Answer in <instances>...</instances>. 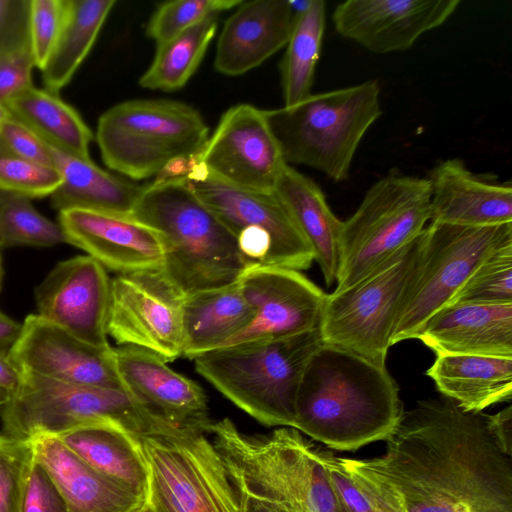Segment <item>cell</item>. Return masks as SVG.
<instances>
[{
    "label": "cell",
    "mask_w": 512,
    "mask_h": 512,
    "mask_svg": "<svg viewBox=\"0 0 512 512\" xmlns=\"http://www.w3.org/2000/svg\"><path fill=\"white\" fill-rule=\"evenodd\" d=\"M488 416L444 396L420 400L404 411L383 455L359 460L406 512H512V461Z\"/></svg>",
    "instance_id": "1"
},
{
    "label": "cell",
    "mask_w": 512,
    "mask_h": 512,
    "mask_svg": "<svg viewBox=\"0 0 512 512\" xmlns=\"http://www.w3.org/2000/svg\"><path fill=\"white\" fill-rule=\"evenodd\" d=\"M403 413L386 367L322 343L304 369L292 428L328 448L352 451L386 441Z\"/></svg>",
    "instance_id": "2"
},
{
    "label": "cell",
    "mask_w": 512,
    "mask_h": 512,
    "mask_svg": "<svg viewBox=\"0 0 512 512\" xmlns=\"http://www.w3.org/2000/svg\"><path fill=\"white\" fill-rule=\"evenodd\" d=\"M228 474L246 499L279 512H343L324 449L292 427L269 434L242 432L229 418L208 428Z\"/></svg>",
    "instance_id": "3"
},
{
    "label": "cell",
    "mask_w": 512,
    "mask_h": 512,
    "mask_svg": "<svg viewBox=\"0 0 512 512\" xmlns=\"http://www.w3.org/2000/svg\"><path fill=\"white\" fill-rule=\"evenodd\" d=\"M130 216L161 236V270L185 296L234 283L249 267L232 232L180 175L143 186Z\"/></svg>",
    "instance_id": "4"
},
{
    "label": "cell",
    "mask_w": 512,
    "mask_h": 512,
    "mask_svg": "<svg viewBox=\"0 0 512 512\" xmlns=\"http://www.w3.org/2000/svg\"><path fill=\"white\" fill-rule=\"evenodd\" d=\"M319 328L287 338L223 346L195 357V369L265 426L292 427L298 387Z\"/></svg>",
    "instance_id": "5"
},
{
    "label": "cell",
    "mask_w": 512,
    "mask_h": 512,
    "mask_svg": "<svg viewBox=\"0 0 512 512\" xmlns=\"http://www.w3.org/2000/svg\"><path fill=\"white\" fill-rule=\"evenodd\" d=\"M264 113L286 164L305 165L341 182L350 175L365 133L382 115L380 86L367 80Z\"/></svg>",
    "instance_id": "6"
},
{
    "label": "cell",
    "mask_w": 512,
    "mask_h": 512,
    "mask_svg": "<svg viewBox=\"0 0 512 512\" xmlns=\"http://www.w3.org/2000/svg\"><path fill=\"white\" fill-rule=\"evenodd\" d=\"M209 127L198 110L167 99L114 105L99 118L96 140L107 167L134 180L159 176L199 154Z\"/></svg>",
    "instance_id": "7"
},
{
    "label": "cell",
    "mask_w": 512,
    "mask_h": 512,
    "mask_svg": "<svg viewBox=\"0 0 512 512\" xmlns=\"http://www.w3.org/2000/svg\"><path fill=\"white\" fill-rule=\"evenodd\" d=\"M180 175L235 236L251 266L308 269L314 253L291 215L271 192L237 187L192 158L169 166L163 176Z\"/></svg>",
    "instance_id": "8"
},
{
    "label": "cell",
    "mask_w": 512,
    "mask_h": 512,
    "mask_svg": "<svg viewBox=\"0 0 512 512\" xmlns=\"http://www.w3.org/2000/svg\"><path fill=\"white\" fill-rule=\"evenodd\" d=\"M101 420L115 422L136 436L166 423L125 389L59 382L27 372H22L19 386L1 408L2 434L20 441L58 437Z\"/></svg>",
    "instance_id": "9"
},
{
    "label": "cell",
    "mask_w": 512,
    "mask_h": 512,
    "mask_svg": "<svg viewBox=\"0 0 512 512\" xmlns=\"http://www.w3.org/2000/svg\"><path fill=\"white\" fill-rule=\"evenodd\" d=\"M423 243L424 230L358 282L327 295L319 326L322 343L386 367L395 321Z\"/></svg>",
    "instance_id": "10"
},
{
    "label": "cell",
    "mask_w": 512,
    "mask_h": 512,
    "mask_svg": "<svg viewBox=\"0 0 512 512\" xmlns=\"http://www.w3.org/2000/svg\"><path fill=\"white\" fill-rule=\"evenodd\" d=\"M426 178L391 172L375 182L343 221L335 291L365 277L418 237L430 221Z\"/></svg>",
    "instance_id": "11"
},
{
    "label": "cell",
    "mask_w": 512,
    "mask_h": 512,
    "mask_svg": "<svg viewBox=\"0 0 512 512\" xmlns=\"http://www.w3.org/2000/svg\"><path fill=\"white\" fill-rule=\"evenodd\" d=\"M207 434L163 424L138 435L149 489L176 512H245L244 501Z\"/></svg>",
    "instance_id": "12"
},
{
    "label": "cell",
    "mask_w": 512,
    "mask_h": 512,
    "mask_svg": "<svg viewBox=\"0 0 512 512\" xmlns=\"http://www.w3.org/2000/svg\"><path fill=\"white\" fill-rule=\"evenodd\" d=\"M512 241V223L461 226L430 222L421 258L399 309L391 346L416 338L424 324L449 305L474 270L494 250Z\"/></svg>",
    "instance_id": "13"
},
{
    "label": "cell",
    "mask_w": 512,
    "mask_h": 512,
    "mask_svg": "<svg viewBox=\"0 0 512 512\" xmlns=\"http://www.w3.org/2000/svg\"><path fill=\"white\" fill-rule=\"evenodd\" d=\"M184 298L161 269L118 274L111 279L107 333L119 345L171 362L183 355Z\"/></svg>",
    "instance_id": "14"
},
{
    "label": "cell",
    "mask_w": 512,
    "mask_h": 512,
    "mask_svg": "<svg viewBox=\"0 0 512 512\" xmlns=\"http://www.w3.org/2000/svg\"><path fill=\"white\" fill-rule=\"evenodd\" d=\"M192 160L237 187L273 191L286 165L264 110L250 104L229 108Z\"/></svg>",
    "instance_id": "15"
},
{
    "label": "cell",
    "mask_w": 512,
    "mask_h": 512,
    "mask_svg": "<svg viewBox=\"0 0 512 512\" xmlns=\"http://www.w3.org/2000/svg\"><path fill=\"white\" fill-rule=\"evenodd\" d=\"M238 281L255 317L224 346L287 338L319 328L327 294L300 271L256 265L248 267Z\"/></svg>",
    "instance_id": "16"
},
{
    "label": "cell",
    "mask_w": 512,
    "mask_h": 512,
    "mask_svg": "<svg viewBox=\"0 0 512 512\" xmlns=\"http://www.w3.org/2000/svg\"><path fill=\"white\" fill-rule=\"evenodd\" d=\"M111 279L89 255L59 262L35 289L37 314L99 348H111L107 321Z\"/></svg>",
    "instance_id": "17"
},
{
    "label": "cell",
    "mask_w": 512,
    "mask_h": 512,
    "mask_svg": "<svg viewBox=\"0 0 512 512\" xmlns=\"http://www.w3.org/2000/svg\"><path fill=\"white\" fill-rule=\"evenodd\" d=\"M113 352V348L95 347L30 314L8 356L21 372L71 384L124 389Z\"/></svg>",
    "instance_id": "18"
},
{
    "label": "cell",
    "mask_w": 512,
    "mask_h": 512,
    "mask_svg": "<svg viewBox=\"0 0 512 512\" xmlns=\"http://www.w3.org/2000/svg\"><path fill=\"white\" fill-rule=\"evenodd\" d=\"M459 0H348L338 4L335 31L365 49L386 54L409 49L424 33L441 26Z\"/></svg>",
    "instance_id": "19"
},
{
    "label": "cell",
    "mask_w": 512,
    "mask_h": 512,
    "mask_svg": "<svg viewBox=\"0 0 512 512\" xmlns=\"http://www.w3.org/2000/svg\"><path fill=\"white\" fill-rule=\"evenodd\" d=\"M113 353L123 388L151 414L175 427L207 433L213 422L207 396L198 383L172 370L149 350L122 346Z\"/></svg>",
    "instance_id": "20"
},
{
    "label": "cell",
    "mask_w": 512,
    "mask_h": 512,
    "mask_svg": "<svg viewBox=\"0 0 512 512\" xmlns=\"http://www.w3.org/2000/svg\"><path fill=\"white\" fill-rule=\"evenodd\" d=\"M67 243L119 274L161 269L164 244L152 228L131 216L84 209L59 212Z\"/></svg>",
    "instance_id": "21"
},
{
    "label": "cell",
    "mask_w": 512,
    "mask_h": 512,
    "mask_svg": "<svg viewBox=\"0 0 512 512\" xmlns=\"http://www.w3.org/2000/svg\"><path fill=\"white\" fill-rule=\"evenodd\" d=\"M425 178L431 194L430 222L472 227L512 223L510 181L472 172L457 158L439 161Z\"/></svg>",
    "instance_id": "22"
},
{
    "label": "cell",
    "mask_w": 512,
    "mask_h": 512,
    "mask_svg": "<svg viewBox=\"0 0 512 512\" xmlns=\"http://www.w3.org/2000/svg\"><path fill=\"white\" fill-rule=\"evenodd\" d=\"M295 19L290 0L242 2L225 21L214 68L239 76L258 67L288 43Z\"/></svg>",
    "instance_id": "23"
},
{
    "label": "cell",
    "mask_w": 512,
    "mask_h": 512,
    "mask_svg": "<svg viewBox=\"0 0 512 512\" xmlns=\"http://www.w3.org/2000/svg\"><path fill=\"white\" fill-rule=\"evenodd\" d=\"M416 338L436 355L512 358V303L447 305L424 324Z\"/></svg>",
    "instance_id": "24"
},
{
    "label": "cell",
    "mask_w": 512,
    "mask_h": 512,
    "mask_svg": "<svg viewBox=\"0 0 512 512\" xmlns=\"http://www.w3.org/2000/svg\"><path fill=\"white\" fill-rule=\"evenodd\" d=\"M29 442L68 512H135L145 505L146 498L90 467L57 437L39 436Z\"/></svg>",
    "instance_id": "25"
},
{
    "label": "cell",
    "mask_w": 512,
    "mask_h": 512,
    "mask_svg": "<svg viewBox=\"0 0 512 512\" xmlns=\"http://www.w3.org/2000/svg\"><path fill=\"white\" fill-rule=\"evenodd\" d=\"M273 192L309 243L327 286H331L339 270L343 221L332 212L319 185L288 164Z\"/></svg>",
    "instance_id": "26"
},
{
    "label": "cell",
    "mask_w": 512,
    "mask_h": 512,
    "mask_svg": "<svg viewBox=\"0 0 512 512\" xmlns=\"http://www.w3.org/2000/svg\"><path fill=\"white\" fill-rule=\"evenodd\" d=\"M99 473L146 498L149 473L139 439L112 421H93L57 437Z\"/></svg>",
    "instance_id": "27"
},
{
    "label": "cell",
    "mask_w": 512,
    "mask_h": 512,
    "mask_svg": "<svg viewBox=\"0 0 512 512\" xmlns=\"http://www.w3.org/2000/svg\"><path fill=\"white\" fill-rule=\"evenodd\" d=\"M239 281L187 295L183 303V355L190 359L224 346L254 320Z\"/></svg>",
    "instance_id": "28"
},
{
    "label": "cell",
    "mask_w": 512,
    "mask_h": 512,
    "mask_svg": "<svg viewBox=\"0 0 512 512\" xmlns=\"http://www.w3.org/2000/svg\"><path fill=\"white\" fill-rule=\"evenodd\" d=\"M426 375L467 411L482 412L512 397V358L440 354Z\"/></svg>",
    "instance_id": "29"
},
{
    "label": "cell",
    "mask_w": 512,
    "mask_h": 512,
    "mask_svg": "<svg viewBox=\"0 0 512 512\" xmlns=\"http://www.w3.org/2000/svg\"><path fill=\"white\" fill-rule=\"evenodd\" d=\"M49 148L54 167L62 176L61 184L50 196L54 209L59 212L84 209L131 215L143 186L110 174L90 158Z\"/></svg>",
    "instance_id": "30"
},
{
    "label": "cell",
    "mask_w": 512,
    "mask_h": 512,
    "mask_svg": "<svg viewBox=\"0 0 512 512\" xmlns=\"http://www.w3.org/2000/svg\"><path fill=\"white\" fill-rule=\"evenodd\" d=\"M6 109L49 146L80 158H90L92 131L78 112L56 94L31 86L10 99Z\"/></svg>",
    "instance_id": "31"
},
{
    "label": "cell",
    "mask_w": 512,
    "mask_h": 512,
    "mask_svg": "<svg viewBox=\"0 0 512 512\" xmlns=\"http://www.w3.org/2000/svg\"><path fill=\"white\" fill-rule=\"evenodd\" d=\"M115 0H69L66 19L42 71L46 90L58 94L92 49Z\"/></svg>",
    "instance_id": "32"
},
{
    "label": "cell",
    "mask_w": 512,
    "mask_h": 512,
    "mask_svg": "<svg viewBox=\"0 0 512 512\" xmlns=\"http://www.w3.org/2000/svg\"><path fill=\"white\" fill-rule=\"evenodd\" d=\"M326 24L324 0H308L306 7L295 13L286 51L280 63L284 106L295 105L310 94L320 58Z\"/></svg>",
    "instance_id": "33"
},
{
    "label": "cell",
    "mask_w": 512,
    "mask_h": 512,
    "mask_svg": "<svg viewBox=\"0 0 512 512\" xmlns=\"http://www.w3.org/2000/svg\"><path fill=\"white\" fill-rule=\"evenodd\" d=\"M217 16H210L172 39L157 45L141 87L166 92L185 86L199 67L217 31Z\"/></svg>",
    "instance_id": "34"
},
{
    "label": "cell",
    "mask_w": 512,
    "mask_h": 512,
    "mask_svg": "<svg viewBox=\"0 0 512 512\" xmlns=\"http://www.w3.org/2000/svg\"><path fill=\"white\" fill-rule=\"evenodd\" d=\"M327 471L343 512H406L397 493L359 459L324 449Z\"/></svg>",
    "instance_id": "35"
},
{
    "label": "cell",
    "mask_w": 512,
    "mask_h": 512,
    "mask_svg": "<svg viewBox=\"0 0 512 512\" xmlns=\"http://www.w3.org/2000/svg\"><path fill=\"white\" fill-rule=\"evenodd\" d=\"M64 242L67 239L60 224L39 213L31 198L0 190V248L49 247Z\"/></svg>",
    "instance_id": "36"
},
{
    "label": "cell",
    "mask_w": 512,
    "mask_h": 512,
    "mask_svg": "<svg viewBox=\"0 0 512 512\" xmlns=\"http://www.w3.org/2000/svg\"><path fill=\"white\" fill-rule=\"evenodd\" d=\"M456 303H512V241L498 247L481 262L450 304Z\"/></svg>",
    "instance_id": "37"
},
{
    "label": "cell",
    "mask_w": 512,
    "mask_h": 512,
    "mask_svg": "<svg viewBox=\"0 0 512 512\" xmlns=\"http://www.w3.org/2000/svg\"><path fill=\"white\" fill-rule=\"evenodd\" d=\"M241 0H177L160 4L146 25V35L164 43L210 16L239 6Z\"/></svg>",
    "instance_id": "38"
},
{
    "label": "cell",
    "mask_w": 512,
    "mask_h": 512,
    "mask_svg": "<svg viewBox=\"0 0 512 512\" xmlns=\"http://www.w3.org/2000/svg\"><path fill=\"white\" fill-rule=\"evenodd\" d=\"M62 182L59 171L0 151V190L29 198L51 196Z\"/></svg>",
    "instance_id": "39"
},
{
    "label": "cell",
    "mask_w": 512,
    "mask_h": 512,
    "mask_svg": "<svg viewBox=\"0 0 512 512\" xmlns=\"http://www.w3.org/2000/svg\"><path fill=\"white\" fill-rule=\"evenodd\" d=\"M31 443L0 434V512H21Z\"/></svg>",
    "instance_id": "40"
},
{
    "label": "cell",
    "mask_w": 512,
    "mask_h": 512,
    "mask_svg": "<svg viewBox=\"0 0 512 512\" xmlns=\"http://www.w3.org/2000/svg\"><path fill=\"white\" fill-rule=\"evenodd\" d=\"M69 0H30L29 40L35 67L45 66L63 28Z\"/></svg>",
    "instance_id": "41"
},
{
    "label": "cell",
    "mask_w": 512,
    "mask_h": 512,
    "mask_svg": "<svg viewBox=\"0 0 512 512\" xmlns=\"http://www.w3.org/2000/svg\"><path fill=\"white\" fill-rule=\"evenodd\" d=\"M0 151L54 167L49 145L11 114L0 124Z\"/></svg>",
    "instance_id": "42"
},
{
    "label": "cell",
    "mask_w": 512,
    "mask_h": 512,
    "mask_svg": "<svg viewBox=\"0 0 512 512\" xmlns=\"http://www.w3.org/2000/svg\"><path fill=\"white\" fill-rule=\"evenodd\" d=\"M21 512H68L56 485L34 456L26 477Z\"/></svg>",
    "instance_id": "43"
},
{
    "label": "cell",
    "mask_w": 512,
    "mask_h": 512,
    "mask_svg": "<svg viewBox=\"0 0 512 512\" xmlns=\"http://www.w3.org/2000/svg\"><path fill=\"white\" fill-rule=\"evenodd\" d=\"M30 0H0V55L30 49Z\"/></svg>",
    "instance_id": "44"
},
{
    "label": "cell",
    "mask_w": 512,
    "mask_h": 512,
    "mask_svg": "<svg viewBox=\"0 0 512 512\" xmlns=\"http://www.w3.org/2000/svg\"><path fill=\"white\" fill-rule=\"evenodd\" d=\"M35 67L30 49L12 51L0 55V105L32 85Z\"/></svg>",
    "instance_id": "45"
},
{
    "label": "cell",
    "mask_w": 512,
    "mask_h": 512,
    "mask_svg": "<svg viewBox=\"0 0 512 512\" xmlns=\"http://www.w3.org/2000/svg\"><path fill=\"white\" fill-rule=\"evenodd\" d=\"M488 425L500 450L512 456V407L508 405L494 415L488 416Z\"/></svg>",
    "instance_id": "46"
},
{
    "label": "cell",
    "mask_w": 512,
    "mask_h": 512,
    "mask_svg": "<svg viewBox=\"0 0 512 512\" xmlns=\"http://www.w3.org/2000/svg\"><path fill=\"white\" fill-rule=\"evenodd\" d=\"M22 372L11 361L8 353L0 352V389L12 394L19 386Z\"/></svg>",
    "instance_id": "47"
},
{
    "label": "cell",
    "mask_w": 512,
    "mask_h": 512,
    "mask_svg": "<svg viewBox=\"0 0 512 512\" xmlns=\"http://www.w3.org/2000/svg\"><path fill=\"white\" fill-rule=\"evenodd\" d=\"M22 324L0 310V352L8 353L20 336Z\"/></svg>",
    "instance_id": "48"
},
{
    "label": "cell",
    "mask_w": 512,
    "mask_h": 512,
    "mask_svg": "<svg viewBox=\"0 0 512 512\" xmlns=\"http://www.w3.org/2000/svg\"><path fill=\"white\" fill-rule=\"evenodd\" d=\"M145 508L147 512H176L163 498L156 492L149 489Z\"/></svg>",
    "instance_id": "49"
},
{
    "label": "cell",
    "mask_w": 512,
    "mask_h": 512,
    "mask_svg": "<svg viewBox=\"0 0 512 512\" xmlns=\"http://www.w3.org/2000/svg\"><path fill=\"white\" fill-rule=\"evenodd\" d=\"M241 497L244 501L245 512H279L273 505L268 503L246 499L242 495Z\"/></svg>",
    "instance_id": "50"
},
{
    "label": "cell",
    "mask_w": 512,
    "mask_h": 512,
    "mask_svg": "<svg viewBox=\"0 0 512 512\" xmlns=\"http://www.w3.org/2000/svg\"><path fill=\"white\" fill-rule=\"evenodd\" d=\"M9 394L4 390L0 389V409L5 405L8 401Z\"/></svg>",
    "instance_id": "51"
},
{
    "label": "cell",
    "mask_w": 512,
    "mask_h": 512,
    "mask_svg": "<svg viewBox=\"0 0 512 512\" xmlns=\"http://www.w3.org/2000/svg\"><path fill=\"white\" fill-rule=\"evenodd\" d=\"M10 116L9 111L0 105V124Z\"/></svg>",
    "instance_id": "52"
},
{
    "label": "cell",
    "mask_w": 512,
    "mask_h": 512,
    "mask_svg": "<svg viewBox=\"0 0 512 512\" xmlns=\"http://www.w3.org/2000/svg\"><path fill=\"white\" fill-rule=\"evenodd\" d=\"M2 281H3V266H2L1 256H0V291L2 288Z\"/></svg>",
    "instance_id": "53"
},
{
    "label": "cell",
    "mask_w": 512,
    "mask_h": 512,
    "mask_svg": "<svg viewBox=\"0 0 512 512\" xmlns=\"http://www.w3.org/2000/svg\"><path fill=\"white\" fill-rule=\"evenodd\" d=\"M135 512H147L146 508H145V505L141 509H139V510H137Z\"/></svg>",
    "instance_id": "54"
}]
</instances>
